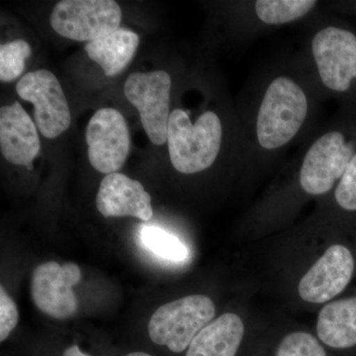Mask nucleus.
Masks as SVG:
<instances>
[{
	"label": "nucleus",
	"instance_id": "f257e3e1",
	"mask_svg": "<svg viewBox=\"0 0 356 356\" xmlns=\"http://www.w3.org/2000/svg\"><path fill=\"white\" fill-rule=\"evenodd\" d=\"M310 109V97L298 79L284 74L274 76L264 88L255 115L257 146L266 153L288 146L303 130Z\"/></svg>",
	"mask_w": 356,
	"mask_h": 356
},
{
	"label": "nucleus",
	"instance_id": "f03ea898",
	"mask_svg": "<svg viewBox=\"0 0 356 356\" xmlns=\"http://www.w3.org/2000/svg\"><path fill=\"white\" fill-rule=\"evenodd\" d=\"M222 137L224 129L216 112H203L192 122L188 112L181 108L172 110L168 131L170 163L184 175L204 172L219 156Z\"/></svg>",
	"mask_w": 356,
	"mask_h": 356
},
{
	"label": "nucleus",
	"instance_id": "7ed1b4c3",
	"mask_svg": "<svg viewBox=\"0 0 356 356\" xmlns=\"http://www.w3.org/2000/svg\"><path fill=\"white\" fill-rule=\"evenodd\" d=\"M355 153V128H334L318 136L302 159L299 170L302 191L314 196L332 191Z\"/></svg>",
	"mask_w": 356,
	"mask_h": 356
},
{
	"label": "nucleus",
	"instance_id": "20e7f679",
	"mask_svg": "<svg viewBox=\"0 0 356 356\" xmlns=\"http://www.w3.org/2000/svg\"><path fill=\"white\" fill-rule=\"evenodd\" d=\"M215 314L216 308L209 297L191 295L159 307L149 320L147 332L154 343L181 353L212 322Z\"/></svg>",
	"mask_w": 356,
	"mask_h": 356
},
{
	"label": "nucleus",
	"instance_id": "39448f33",
	"mask_svg": "<svg viewBox=\"0 0 356 356\" xmlns=\"http://www.w3.org/2000/svg\"><path fill=\"white\" fill-rule=\"evenodd\" d=\"M311 54L321 83L337 95L356 88V33L339 25H327L314 34Z\"/></svg>",
	"mask_w": 356,
	"mask_h": 356
},
{
	"label": "nucleus",
	"instance_id": "423d86ee",
	"mask_svg": "<svg viewBox=\"0 0 356 356\" xmlns=\"http://www.w3.org/2000/svg\"><path fill=\"white\" fill-rule=\"evenodd\" d=\"M122 10L113 0H62L54 7V31L74 41H95L119 29Z\"/></svg>",
	"mask_w": 356,
	"mask_h": 356
},
{
	"label": "nucleus",
	"instance_id": "0eeeda50",
	"mask_svg": "<svg viewBox=\"0 0 356 356\" xmlns=\"http://www.w3.org/2000/svg\"><path fill=\"white\" fill-rule=\"evenodd\" d=\"M172 77L165 70L134 72L124 86V93L137 108L147 137L156 146L168 143L170 118Z\"/></svg>",
	"mask_w": 356,
	"mask_h": 356
},
{
	"label": "nucleus",
	"instance_id": "6e6552de",
	"mask_svg": "<svg viewBox=\"0 0 356 356\" xmlns=\"http://www.w3.org/2000/svg\"><path fill=\"white\" fill-rule=\"evenodd\" d=\"M21 99L34 104L35 120L47 139H56L70 128L69 103L57 76L47 70L28 72L16 86Z\"/></svg>",
	"mask_w": 356,
	"mask_h": 356
},
{
	"label": "nucleus",
	"instance_id": "1a4fd4ad",
	"mask_svg": "<svg viewBox=\"0 0 356 356\" xmlns=\"http://www.w3.org/2000/svg\"><path fill=\"white\" fill-rule=\"evenodd\" d=\"M88 159L97 172L110 175L121 170L131 149L128 124L114 108L97 110L86 128Z\"/></svg>",
	"mask_w": 356,
	"mask_h": 356
},
{
	"label": "nucleus",
	"instance_id": "9d476101",
	"mask_svg": "<svg viewBox=\"0 0 356 356\" xmlns=\"http://www.w3.org/2000/svg\"><path fill=\"white\" fill-rule=\"evenodd\" d=\"M81 280V270L74 262L48 261L33 271L32 298L42 313L58 320L76 315L79 302L72 287Z\"/></svg>",
	"mask_w": 356,
	"mask_h": 356
},
{
	"label": "nucleus",
	"instance_id": "9b49d317",
	"mask_svg": "<svg viewBox=\"0 0 356 356\" xmlns=\"http://www.w3.org/2000/svg\"><path fill=\"white\" fill-rule=\"evenodd\" d=\"M355 271V259L348 248L332 245L302 277L300 297L309 303L322 304L346 289Z\"/></svg>",
	"mask_w": 356,
	"mask_h": 356
},
{
	"label": "nucleus",
	"instance_id": "f8f14e48",
	"mask_svg": "<svg viewBox=\"0 0 356 356\" xmlns=\"http://www.w3.org/2000/svg\"><path fill=\"white\" fill-rule=\"evenodd\" d=\"M96 207L104 217L153 218L152 197L138 180L120 172L103 178L96 197Z\"/></svg>",
	"mask_w": 356,
	"mask_h": 356
},
{
	"label": "nucleus",
	"instance_id": "ddd939ff",
	"mask_svg": "<svg viewBox=\"0 0 356 356\" xmlns=\"http://www.w3.org/2000/svg\"><path fill=\"white\" fill-rule=\"evenodd\" d=\"M0 149L8 163L33 170L41 142L34 122L18 102L0 109Z\"/></svg>",
	"mask_w": 356,
	"mask_h": 356
},
{
	"label": "nucleus",
	"instance_id": "4468645a",
	"mask_svg": "<svg viewBox=\"0 0 356 356\" xmlns=\"http://www.w3.org/2000/svg\"><path fill=\"white\" fill-rule=\"evenodd\" d=\"M243 334L242 318L236 314H224L194 337L185 356H236Z\"/></svg>",
	"mask_w": 356,
	"mask_h": 356
},
{
	"label": "nucleus",
	"instance_id": "2eb2a0df",
	"mask_svg": "<svg viewBox=\"0 0 356 356\" xmlns=\"http://www.w3.org/2000/svg\"><path fill=\"white\" fill-rule=\"evenodd\" d=\"M318 339L334 348L356 346V297L327 304L318 314Z\"/></svg>",
	"mask_w": 356,
	"mask_h": 356
},
{
	"label": "nucleus",
	"instance_id": "dca6fc26",
	"mask_svg": "<svg viewBox=\"0 0 356 356\" xmlns=\"http://www.w3.org/2000/svg\"><path fill=\"white\" fill-rule=\"evenodd\" d=\"M139 44V35L119 28L102 38L88 42L84 50L90 60L102 67L105 76L112 77L130 64Z\"/></svg>",
	"mask_w": 356,
	"mask_h": 356
},
{
	"label": "nucleus",
	"instance_id": "f3484780",
	"mask_svg": "<svg viewBox=\"0 0 356 356\" xmlns=\"http://www.w3.org/2000/svg\"><path fill=\"white\" fill-rule=\"evenodd\" d=\"M317 4L314 0H259L254 2V13L261 24L274 27L306 17Z\"/></svg>",
	"mask_w": 356,
	"mask_h": 356
},
{
	"label": "nucleus",
	"instance_id": "a211bd4d",
	"mask_svg": "<svg viewBox=\"0 0 356 356\" xmlns=\"http://www.w3.org/2000/svg\"><path fill=\"white\" fill-rule=\"evenodd\" d=\"M143 245L156 257L165 261H184L188 257V248L177 236L156 226H144L140 231Z\"/></svg>",
	"mask_w": 356,
	"mask_h": 356
},
{
	"label": "nucleus",
	"instance_id": "6ab92c4d",
	"mask_svg": "<svg viewBox=\"0 0 356 356\" xmlns=\"http://www.w3.org/2000/svg\"><path fill=\"white\" fill-rule=\"evenodd\" d=\"M31 47L24 40H15L0 47V81L9 83L18 79L25 69Z\"/></svg>",
	"mask_w": 356,
	"mask_h": 356
},
{
	"label": "nucleus",
	"instance_id": "aec40b11",
	"mask_svg": "<svg viewBox=\"0 0 356 356\" xmlns=\"http://www.w3.org/2000/svg\"><path fill=\"white\" fill-rule=\"evenodd\" d=\"M276 356H327V353L315 337L294 332L281 341Z\"/></svg>",
	"mask_w": 356,
	"mask_h": 356
},
{
	"label": "nucleus",
	"instance_id": "412c9836",
	"mask_svg": "<svg viewBox=\"0 0 356 356\" xmlns=\"http://www.w3.org/2000/svg\"><path fill=\"white\" fill-rule=\"evenodd\" d=\"M334 199L339 208L348 212L356 211V153L346 172L334 187Z\"/></svg>",
	"mask_w": 356,
	"mask_h": 356
},
{
	"label": "nucleus",
	"instance_id": "4be33fe9",
	"mask_svg": "<svg viewBox=\"0 0 356 356\" xmlns=\"http://www.w3.org/2000/svg\"><path fill=\"white\" fill-rule=\"evenodd\" d=\"M19 321V312L15 302L4 287H0V341L3 343L10 336Z\"/></svg>",
	"mask_w": 356,
	"mask_h": 356
},
{
	"label": "nucleus",
	"instance_id": "5701e85b",
	"mask_svg": "<svg viewBox=\"0 0 356 356\" xmlns=\"http://www.w3.org/2000/svg\"><path fill=\"white\" fill-rule=\"evenodd\" d=\"M63 356H91L88 355V353H83V350L79 348V346L77 344H74V346H70L67 350L64 351L63 353Z\"/></svg>",
	"mask_w": 356,
	"mask_h": 356
},
{
	"label": "nucleus",
	"instance_id": "b1692460",
	"mask_svg": "<svg viewBox=\"0 0 356 356\" xmlns=\"http://www.w3.org/2000/svg\"><path fill=\"white\" fill-rule=\"evenodd\" d=\"M125 356H152L149 355V353H142V351H135V353H128L127 355Z\"/></svg>",
	"mask_w": 356,
	"mask_h": 356
}]
</instances>
